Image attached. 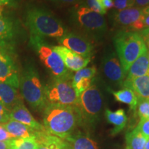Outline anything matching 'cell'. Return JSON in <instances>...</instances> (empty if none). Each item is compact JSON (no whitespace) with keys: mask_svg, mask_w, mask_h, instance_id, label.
<instances>
[{"mask_svg":"<svg viewBox=\"0 0 149 149\" xmlns=\"http://www.w3.org/2000/svg\"><path fill=\"white\" fill-rule=\"evenodd\" d=\"M37 142L35 137L28 138L13 139L10 149H36Z\"/></svg>","mask_w":149,"mask_h":149,"instance_id":"cell-26","label":"cell"},{"mask_svg":"<svg viewBox=\"0 0 149 149\" xmlns=\"http://www.w3.org/2000/svg\"><path fill=\"white\" fill-rule=\"evenodd\" d=\"M50 1L64 5H73L79 2V0H50Z\"/></svg>","mask_w":149,"mask_h":149,"instance_id":"cell-36","label":"cell"},{"mask_svg":"<svg viewBox=\"0 0 149 149\" xmlns=\"http://www.w3.org/2000/svg\"><path fill=\"white\" fill-rule=\"evenodd\" d=\"M133 6V2L130 0H113V8L117 10H122Z\"/></svg>","mask_w":149,"mask_h":149,"instance_id":"cell-30","label":"cell"},{"mask_svg":"<svg viewBox=\"0 0 149 149\" xmlns=\"http://www.w3.org/2000/svg\"><path fill=\"white\" fill-rule=\"evenodd\" d=\"M136 109L141 119H149V100L138 98Z\"/></svg>","mask_w":149,"mask_h":149,"instance_id":"cell-27","label":"cell"},{"mask_svg":"<svg viewBox=\"0 0 149 149\" xmlns=\"http://www.w3.org/2000/svg\"><path fill=\"white\" fill-rule=\"evenodd\" d=\"M12 139L13 137L9 135V133L6 130V128L3 127L2 124H0V141L10 140Z\"/></svg>","mask_w":149,"mask_h":149,"instance_id":"cell-32","label":"cell"},{"mask_svg":"<svg viewBox=\"0 0 149 149\" xmlns=\"http://www.w3.org/2000/svg\"><path fill=\"white\" fill-rule=\"evenodd\" d=\"M65 140L68 141L71 149H99L95 141L81 133L72 134Z\"/></svg>","mask_w":149,"mask_h":149,"instance_id":"cell-23","label":"cell"},{"mask_svg":"<svg viewBox=\"0 0 149 149\" xmlns=\"http://www.w3.org/2000/svg\"><path fill=\"white\" fill-rule=\"evenodd\" d=\"M60 46H64L86 58H91L93 54V46L88 39L73 33H65L58 39Z\"/></svg>","mask_w":149,"mask_h":149,"instance_id":"cell-11","label":"cell"},{"mask_svg":"<svg viewBox=\"0 0 149 149\" xmlns=\"http://www.w3.org/2000/svg\"><path fill=\"white\" fill-rule=\"evenodd\" d=\"M148 73L149 64L147 50L131 64L126 74L125 80H130L147 74L148 75Z\"/></svg>","mask_w":149,"mask_h":149,"instance_id":"cell-21","label":"cell"},{"mask_svg":"<svg viewBox=\"0 0 149 149\" xmlns=\"http://www.w3.org/2000/svg\"><path fill=\"white\" fill-rule=\"evenodd\" d=\"M35 139L36 149H71L68 141L46 131L37 132Z\"/></svg>","mask_w":149,"mask_h":149,"instance_id":"cell-17","label":"cell"},{"mask_svg":"<svg viewBox=\"0 0 149 149\" xmlns=\"http://www.w3.org/2000/svg\"><path fill=\"white\" fill-rule=\"evenodd\" d=\"M73 16L78 26L91 36L100 37L107 31V22L104 16L88 7H78Z\"/></svg>","mask_w":149,"mask_h":149,"instance_id":"cell-8","label":"cell"},{"mask_svg":"<svg viewBox=\"0 0 149 149\" xmlns=\"http://www.w3.org/2000/svg\"><path fill=\"white\" fill-rule=\"evenodd\" d=\"M105 117L107 122L114 126L111 130V135H115L126 127L128 122V118L124 109H120L115 111H112L109 109H106Z\"/></svg>","mask_w":149,"mask_h":149,"instance_id":"cell-22","label":"cell"},{"mask_svg":"<svg viewBox=\"0 0 149 149\" xmlns=\"http://www.w3.org/2000/svg\"><path fill=\"white\" fill-rule=\"evenodd\" d=\"M113 95L116 101L127 104L128 106H129L130 110L133 111L136 110L138 98L131 89L124 88L120 91H113Z\"/></svg>","mask_w":149,"mask_h":149,"instance_id":"cell-24","label":"cell"},{"mask_svg":"<svg viewBox=\"0 0 149 149\" xmlns=\"http://www.w3.org/2000/svg\"><path fill=\"white\" fill-rule=\"evenodd\" d=\"M147 139L135 128L126 133L125 149H144Z\"/></svg>","mask_w":149,"mask_h":149,"instance_id":"cell-25","label":"cell"},{"mask_svg":"<svg viewBox=\"0 0 149 149\" xmlns=\"http://www.w3.org/2000/svg\"><path fill=\"white\" fill-rule=\"evenodd\" d=\"M72 75L55 78L45 87L48 103L77 106L79 97L72 83Z\"/></svg>","mask_w":149,"mask_h":149,"instance_id":"cell-5","label":"cell"},{"mask_svg":"<svg viewBox=\"0 0 149 149\" xmlns=\"http://www.w3.org/2000/svg\"><path fill=\"white\" fill-rule=\"evenodd\" d=\"M142 11H143V13L144 14L149 15V5L147 7H146V8L143 9Z\"/></svg>","mask_w":149,"mask_h":149,"instance_id":"cell-40","label":"cell"},{"mask_svg":"<svg viewBox=\"0 0 149 149\" xmlns=\"http://www.w3.org/2000/svg\"><path fill=\"white\" fill-rule=\"evenodd\" d=\"M103 106V98L100 89L95 84H91L78 98L77 105L81 119L86 122L94 123L97 120Z\"/></svg>","mask_w":149,"mask_h":149,"instance_id":"cell-7","label":"cell"},{"mask_svg":"<svg viewBox=\"0 0 149 149\" xmlns=\"http://www.w3.org/2000/svg\"><path fill=\"white\" fill-rule=\"evenodd\" d=\"M136 128L145 137L149 138V119H141Z\"/></svg>","mask_w":149,"mask_h":149,"instance_id":"cell-29","label":"cell"},{"mask_svg":"<svg viewBox=\"0 0 149 149\" xmlns=\"http://www.w3.org/2000/svg\"><path fill=\"white\" fill-rule=\"evenodd\" d=\"M144 149H149V138L147 139L146 144H145Z\"/></svg>","mask_w":149,"mask_h":149,"instance_id":"cell-41","label":"cell"},{"mask_svg":"<svg viewBox=\"0 0 149 149\" xmlns=\"http://www.w3.org/2000/svg\"><path fill=\"white\" fill-rule=\"evenodd\" d=\"M26 24L31 37L59 39L66 31L62 24L50 11L41 7H29L26 13Z\"/></svg>","mask_w":149,"mask_h":149,"instance_id":"cell-2","label":"cell"},{"mask_svg":"<svg viewBox=\"0 0 149 149\" xmlns=\"http://www.w3.org/2000/svg\"><path fill=\"white\" fill-rule=\"evenodd\" d=\"M15 1L16 0H0V10L7 6L13 4Z\"/></svg>","mask_w":149,"mask_h":149,"instance_id":"cell-37","label":"cell"},{"mask_svg":"<svg viewBox=\"0 0 149 149\" xmlns=\"http://www.w3.org/2000/svg\"><path fill=\"white\" fill-rule=\"evenodd\" d=\"M130 1H133V4H134V1H135V0H130Z\"/></svg>","mask_w":149,"mask_h":149,"instance_id":"cell-43","label":"cell"},{"mask_svg":"<svg viewBox=\"0 0 149 149\" xmlns=\"http://www.w3.org/2000/svg\"><path fill=\"white\" fill-rule=\"evenodd\" d=\"M114 44L125 74L134 61L148 50L140 33L135 31H118L114 37Z\"/></svg>","mask_w":149,"mask_h":149,"instance_id":"cell-3","label":"cell"},{"mask_svg":"<svg viewBox=\"0 0 149 149\" xmlns=\"http://www.w3.org/2000/svg\"><path fill=\"white\" fill-rule=\"evenodd\" d=\"M17 39V26L10 17L0 10V50H14Z\"/></svg>","mask_w":149,"mask_h":149,"instance_id":"cell-13","label":"cell"},{"mask_svg":"<svg viewBox=\"0 0 149 149\" xmlns=\"http://www.w3.org/2000/svg\"><path fill=\"white\" fill-rule=\"evenodd\" d=\"M95 66L86 67L75 72L72 77V83L77 95L79 97L92 84V79L95 76Z\"/></svg>","mask_w":149,"mask_h":149,"instance_id":"cell-16","label":"cell"},{"mask_svg":"<svg viewBox=\"0 0 149 149\" xmlns=\"http://www.w3.org/2000/svg\"><path fill=\"white\" fill-rule=\"evenodd\" d=\"M143 23H144V29H146V28H148L149 29V15L144 14Z\"/></svg>","mask_w":149,"mask_h":149,"instance_id":"cell-39","label":"cell"},{"mask_svg":"<svg viewBox=\"0 0 149 149\" xmlns=\"http://www.w3.org/2000/svg\"><path fill=\"white\" fill-rule=\"evenodd\" d=\"M10 120V111L0 103V124H5Z\"/></svg>","mask_w":149,"mask_h":149,"instance_id":"cell-31","label":"cell"},{"mask_svg":"<svg viewBox=\"0 0 149 149\" xmlns=\"http://www.w3.org/2000/svg\"><path fill=\"white\" fill-rule=\"evenodd\" d=\"M144 13L141 9L136 7L117 10L113 16L115 24L122 29V31H140L144 29L143 23Z\"/></svg>","mask_w":149,"mask_h":149,"instance_id":"cell-9","label":"cell"},{"mask_svg":"<svg viewBox=\"0 0 149 149\" xmlns=\"http://www.w3.org/2000/svg\"><path fill=\"white\" fill-rule=\"evenodd\" d=\"M2 125L9 133V135L13 137V139L35 137L38 132L22 123L12 120H10L8 122L3 124Z\"/></svg>","mask_w":149,"mask_h":149,"instance_id":"cell-20","label":"cell"},{"mask_svg":"<svg viewBox=\"0 0 149 149\" xmlns=\"http://www.w3.org/2000/svg\"><path fill=\"white\" fill-rule=\"evenodd\" d=\"M19 72L10 55L0 50V82L17 89L19 87Z\"/></svg>","mask_w":149,"mask_h":149,"instance_id":"cell-12","label":"cell"},{"mask_svg":"<svg viewBox=\"0 0 149 149\" xmlns=\"http://www.w3.org/2000/svg\"><path fill=\"white\" fill-rule=\"evenodd\" d=\"M11 140L0 141V149H10Z\"/></svg>","mask_w":149,"mask_h":149,"instance_id":"cell-38","label":"cell"},{"mask_svg":"<svg viewBox=\"0 0 149 149\" xmlns=\"http://www.w3.org/2000/svg\"><path fill=\"white\" fill-rule=\"evenodd\" d=\"M102 70L104 76L110 83L117 86H123L126 74L119 57L114 51L105 54L102 61Z\"/></svg>","mask_w":149,"mask_h":149,"instance_id":"cell-10","label":"cell"},{"mask_svg":"<svg viewBox=\"0 0 149 149\" xmlns=\"http://www.w3.org/2000/svg\"><path fill=\"white\" fill-rule=\"evenodd\" d=\"M30 43L36 51L40 60L54 77L61 78L71 75V72L65 66L60 56L46 44L44 40L30 36Z\"/></svg>","mask_w":149,"mask_h":149,"instance_id":"cell-6","label":"cell"},{"mask_svg":"<svg viewBox=\"0 0 149 149\" xmlns=\"http://www.w3.org/2000/svg\"><path fill=\"white\" fill-rule=\"evenodd\" d=\"M140 35L142 37L143 40H144L145 44H146L147 49H149V29L146 28V29H142L139 32Z\"/></svg>","mask_w":149,"mask_h":149,"instance_id":"cell-33","label":"cell"},{"mask_svg":"<svg viewBox=\"0 0 149 149\" xmlns=\"http://www.w3.org/2000/svg\"><path fill=\"white\" fill-rule=\"evenodd\" d=\"M148 64H149V49H148ZM149 75V73H148Z\"/></svg>","mask_w":149,"mask_h":149,"instance_id":"cell-42","label":"cell"},{"mask_svg":"<svg viewBox=\"0 0 149 149\" xmlns=\"http://www.w3.org/2000/svg\"><path fill=\"white\" fill-rule=\"evenodd\" d=\"M86 4L87 5L86 7H88L91 10L101 14L102 15L107 13V10H104V8L102 6L98 0H86Z\"/></svg>","mask_w":149,"mask_h":149,"instance_id":"cell-28","label":"cell"},{"mask_svg":"<svg viewBox=\"0 0 149 149\" xmlns=\"http://www.w3.org/2000/svg\"><path fill=\"white\" fill-rule=\"evenodd\" d=\"M148 5L149 0H135L133 6L143 10V9L148 6Z\"/></svg>","mask_w":149,"mask_h":149,"instance_id":"cell-34","label":"cell"},{"mask_svg":"<svg viewBox=\"0 0 149 149\" xmlns=\"http://www.w3.org/2000/svg\"><path fill=\"white\" fill-rule=\"evenodd\" d=\"M19 87L23 98L33 109H44L48 104L45 87L34 66L29 65L24 68L19 78Z\"/></svg>","mask_w":149,"mask_h":149,"instance_id":"cell-4","label":"cell"},{"mask_svg":"<svg viewBox=\"0 0 149 149\" xmlns=\"http://www.w3.org/2000/svg\"><path fill=\"white\" fill-rule=\"evenodd\" d=\"M22 102V97L17 89L7 84L0 82V103L10 111Z\"/></svg>","mask_w":149,"mask_h":149,"instance_id":"cell-18","label":"cell"},{"mask_svg":"<svg viewBox=\"0 0 149 149\" xmlns=\"http://www.w3.org/2000/svg\"><path fill=\"white\" fill-rule=\"evenodd\" d=\"M123 86L131 89L137 98L149 100V75L148 74L130 80H124Z\"/></svg>","mask_w":149,"mask_h":149,"instance_id":"cell-19","label":"cell"},{"mask_svg":"<svg viewBox=\"0 0 149 149\" xmlns=\"http://www.w3.org/2000/svg\"><path fill=\"white\" fill-rule=\"evenodd\" d=\"M43 122L46 131L59 138L66 139L82 122L76 106L48 103L43 110Z\"/></svg>","mask_w":149,"mask_h":149,"instance_id":"cell-1","label":"cell"},{"mask_svg":"<svg viewBox=\"0 0 149 149\" xmlns=\"http://www.w3.org/2000/svg\"><path fill=\"white\" fill-rule=\"evenodd\" d=\"M10 120L22 123L36 131H46L44 126L33 117L32 114L24 106L23 102L17 104L10 111Z\"/></svg>","mask_w":149,"mask_h":149,"instance_id":"cell-15","label":"cell"},{"mask_svg":"<svg viewBox=\"0 0 149 149\" xmlns=\"http://www.w3.org/2000/svg\"><path fill=\"white\" fill-rule=\"evenodd\" d=\"M98 1L107 11L113 7V0H98Z\"/></svg>","mask_w":149,"mask_h":149,"instance_id":"cell-35","label":"cell"},{"mask_svg":"<svg viewBox=\"0 0 149 149\" xmlns=\"http://www.w3.org/2000/svg\"><path fill=\"white\" fill-rule=\"evenodd\" d=\"M53 49L60 56L65 66L70 72H77L86 68L91 61V58H86L62 46H52Z\"/></svg>","mask_w":149,"mask_h":149,"instance_id":"cell-14","label":"cell"}]
</instances>
